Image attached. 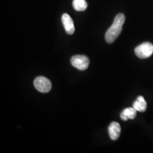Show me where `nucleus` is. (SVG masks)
Returning <instances> with one entry per match:
<instances>
[{
    "mask_svg": "<svg viewBox=\"0 0 153 153\" xmlns=\"http://www.w3.org/2000/svg\"><path fill=\"white\" fill-rule=\"evenodd\" d=\"M120 124L117 122H112L109 125L108 127V133H109V136L111 139L113 140H116L120 136Z\"/></svg>",
    "mask_w": 153,
    "mask_h": 153,
    "instance_id": "obj_6",
    "label": "nucleus"
},
{
    "mask_svg": "<svg viewBox=\"0 0 153 153\" xmlns=\"http://www.w3.org/2000/svg\"><path fill=\"white\" fill-rule=\"evenodd\" d=\"M72 6L77 11H84L87 8V3L86 0H73Z\"/></svg>",
    "mask_w": 153,
    "mask_h": 153,
    "instance_id": "obj_9",
    "label": "nucleus"
},
{
    "mask_svg": "<svg viewBox=\"0 0 153 153\" xmlns=\"http://www.w3.org/2000/svg\"><path fill=\"white\" fill-rule=\"evenodd\" d=\"M136 114L137 111L133 107L126 108L120 114V118L124 121H126L128 119H134L136 116Z\"/></svg>",
    "mask_w": 153,
    "mask_h": 153,
    "instance_id": "obj_7",
    "label": "nucleus"
},
{
    "mask_svg": "<svg viewBox=\"0 0 153 153\" xmlns=\"http://www.w3.org/2000/svg\"><path fill=\"white\" fill-rule=\"evenodd\" d=\"M34 87L41 93H48L52 88V84L48 78L45 76H37L33 82Z\"/></svg>",
    "mask_w": 153,
    "mask_h": 153,
    "instance_id": "obj_3",
    "label": "nucleus"
},
{
    "mask_svg": "<svg viewBox=\"0 0 153 153\" xmlns=\"http://www.w3.org/2000/svg\"><path fill=\"white\" fill-rule=\"evenodd\" d=\"M126 17L123 14H118L115 17L114 22L111 27L107 30L105 34V39L108 43H112L116 41L122 31L123 25L125 22Z\"/></svg>",
    "mask_w": 153,
    "mask_h": 153,
    "instance_id": "obj_1",
    "label": "nucleus"
},
{
    "mask_svg": "<svg viewBox=\"0 0 153 153\" xmlns=\"http://www.w3.org/2000/svg\"><path fill=\"white\" fill-rule=\"evenodd\" d=\"M70 62L72 66L79 70H87L89 65V58L85 55H74L71 58Z\"/></svg>",
    "mask_w": 153,
    "mask_h": 153,
    "instance_id": "obj_4",
    "label": "nucleus"
},
{
    "mask_svg": "<svg viewBox=\"0 0 153 153\" xmlns=\"http://www.w3.org/2000/svg\"><path fill=\"white\" fill-rule=\"evenodd\" d=\"M133 107L137 111L144 112L147 108V102L145 100L144 97L139 96L135 102L133 103Z\"/></svg>",
    "mask_w": 153,
    "mask_h": 153,
    "instance_id": "obj_8",
    "label": "nucleus"
},
{
    "mask_svg": "<svg viewBox=\"0 0 153 153\" xmlns=\"http://www.w3.org/2000/svg\"><path fill=\"white\" fill-rule=\"evenodd\" d=\"M62 22L64 26L65 31L70 35L74 33V22L70 16L68 14H63L62 16Z\"/></svg>",
    "mask_w": 153,
    "mask_h": 153,
    "instance_id": "obj_5",
    "label": "nucleus"
},
{
    "mask_svg": "<svg viewBox=\"0 0 153 153\" xmlns=\"http://www.w3.org/2000/svg\"><path fill=\"white\" fill-rule=\"evenodd\" d=\"M135 53L140 59L148 58L152 55L153 45L149 42L143 43L135 48Z\"/></svg>",
    "mask_w": 153,
    "mask_h": 153,
    "instance_id": "obj_2",
    "label": "nucleus"
}]
</instances>
